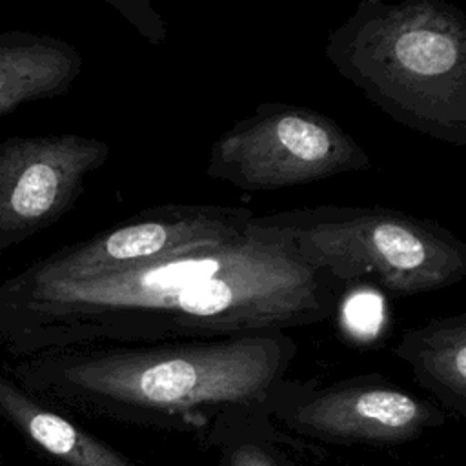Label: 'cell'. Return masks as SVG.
<instances>
[{"label":"cell","instance_id":"277c9868","mask_svg":"<svg viewBox=\"0 0 466 466\" xmlns=\"http://www.w3.org/2000/svg\"><path fill=\"white\" fill-rule=\"evenodd\" d=\"M249 226L286 240L308 266L344 286L370 280L397 299L466 277V244L453 231L391 208L320 204L253 215Z\"/></svg>","mask_w":466,"mask_h":466},{"label":"cell","instance_id":"7a4b0ae2","mask_svg":"<svg viewBox=\"0 0 466 466\" xmlns=\"http://www.w3.org/2000/svg\"><path fill=\"white\" fill-rule=\"evenodd\" d=\"M297 355L286 331L91 344L24 357L9 377L40 400L127 419L268 402Z\"/></svg>","mask_w":466,"mask_h":466},{"label":"cell","instance_id":"30bf717a","mask_svg":"<svg viewBox=\"0 0 466 466\" xmlns=\"http://www.w3.org/2000/svg\"><path fill=\"white\" fill-rule=\"evenodd\" d=\"M0 417L66 466H133L107 444L55 411L0 371Z\"/></svg>","mask_w":466,"mask_h":466},{"label":"cell","instance_id":"4fadbf2b","mask_svg":"<svg viewBox=\"0 0 466 466\" xmlns=\"http://www.w3.org/2000/svg\"><path fill=\"white\" fill-rule=\"evenodd\" d=\"M229 466H279L264 450L253 444H246L235 450Z\"/></svg>","mask_w":466,"mask_h":466},{"label":"cell","instance_id":"3957f363","mask_svg":"<svg viewBox=\"0 0 466 466\" xmlns=\"http://www.w3.org/2000/svg\"><path fill=\"white\" fill-rule=\"evenodd\" d=\"M324 55L391 120L466 146V13L444 0H360Z\"/></svg>","mask_w":466,"mask_h":466},{"label":"cell","instance_id":"7c38bea8","mask_svg":"<svg viewBox=\"0 0 466 466\" xmlns=\"http://www.w3.org/2000/svg\"><path fill=\"white\" fill-rule=\"evenodd\" d=\"M129 20L147 40L158 44L166 38V25L160 15L144 0H107Z\"/></svg>","mask_w":466,"mask_h":466},{"label":"cell","instance_id":"8fae6325","mask_svg":"<svg viewBox=\"0 0 466 466\" xmlns=\"http://www.w3.org/2000/svg\"><path fill=\"white\" fill-rule=\"evenodd\" d=\"M393 353L417 380L455 408L466 404V313L430 319L402 331Z\"/></svg>","mask_w":466,"mask_h":466},{"label":"cell","instance_id":"5b68a950","mask_svg":"<svg viewBox=\"0 0 466 466\" xmlns=\"http://www.w3.org/2000/svg\"><path fill=\"white\" fill-rule=\"evenodd\" d=\"M370 167L364 147L328 115L286 102H260L211 144L206 173L257 193Z\"/></svg>","mask_w":466,"mask_h":466},{"label":"cell","instance_id":"8992f818","mask_svg":"<svg viewBox=\"0 0 466 466\" xmlns=\"http://www.w3.org/2000/svg\"><path fill=\"white\" fill-rule=\"evenodd\" d=\"M253 213L220 204L147 208L91 238L62 246L24 271L35 280H82L118 275L246 235Z\"/></svg>","mask_w":466,"mask_h":466},{"label":"cell","instance_id":"ba28073f","mask_svg":"<svg viewBox=\"0 0 466 466\" xmlns=\"http://www.w3.org/2000/svg\"><path fill=\"white\" fill-rule=\"evenodd\" d=\"M286 417L324 437L399 441L433 422L439 411L380 377H355L288 397Z\"/></svg>","mask_w":466,"mask_h":466},{"label":"cell","instance_id":"6da1fadb","mask_svg":"<svg viewBox=\"0 0 466 466\" xmlns=\"http://www.w3.org/2000/svg\"><path fill=\"white\" fill-rule=\"evenodd\" d=\"M346 286L251 228L118 275L0 284V340L18 357L91 346L275 333L326 322Z\"/></svg>","mask_w":466,"mask_h":466},{"label":"cell","instance_id":"52a82bcc","mask_svg":"<svg viewBox=\"0 0 466 466\" xmlns=\"http://www.w3.org/2000/svg\"><path fill=\"white\" fill-rule=\"evenodd\" d=\"M109 146L76 133L0 140V253L58 222Z\"/></svg>","mask_w":466,"mask_h":466},{"label":"cell","instance_id":"9c48e42d","mask_svg":"<svg viewBox=\"0 0 466 466\" xmlns=\"http://www.w3.org/2000/svg\"><path fill=\"white\" fill-rule=\"evenodd\" d=\"M80 51L56 36L24 29L0 33V120L16 107L60 96L82 73Z\"/></svg>","mask_w":466,"mask_h":466}]
</instances>
